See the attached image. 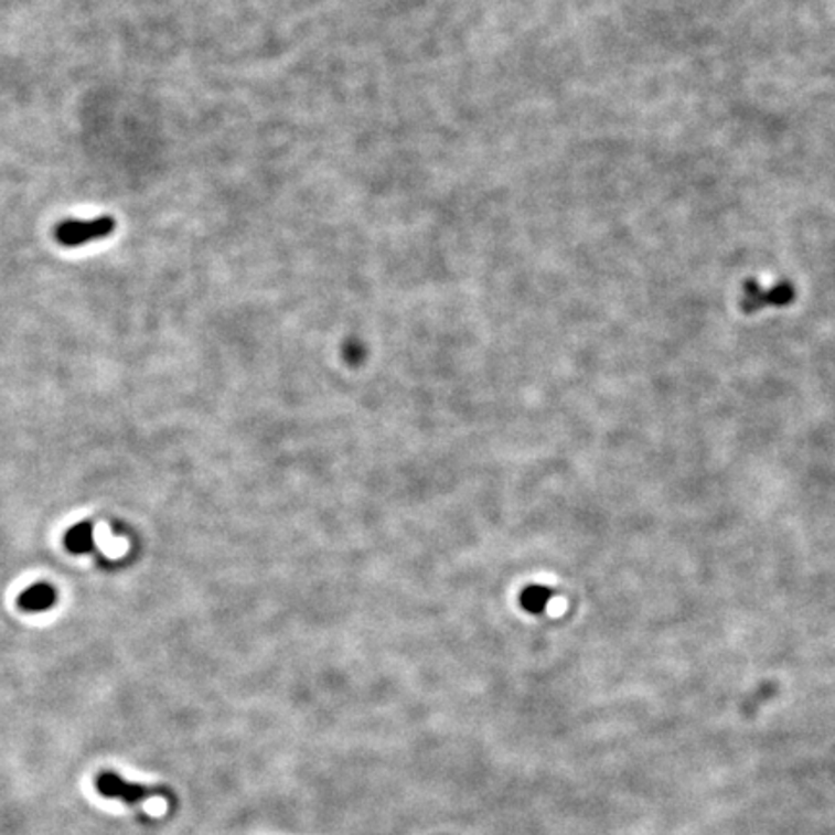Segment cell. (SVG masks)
Segmentation results:
<instances>
[{
	"label": "cell",
	"instance_id": "obj_1",
	"mask_svg": "<svg viewBox=\"0 0 835 835\" xmlns=\"http://www.w3.org/2000/svg\"><path fill=\"white\" fill-rule=\"evenodd\" d=\"M117 223L113 217H99L94 221H66L61 223L56 227V240L68 246V248H76V246H84L87 243H95V240H103L107 236L115 233Z\"/></svg>",
	"mask_w": 835,
	"mask_h": 835
},
{
	"label": "cell",
	"instance_id": "obj_2",
	"mask_svg": "<svg viewBox=\"0 0 835 835\" xmlns=\"http://www.w3.org/2000/svg\"><path fill=\"white\" fill-rule=\"evenodd\" d=\"M95 785L103 796L118 799V801H125L126 804L140 803V801H146L148 796L157 795L156 789L128 783L122 778H118L115 772H101V775L95 781Z\"/></svg>",
	"mask_w": 835,
	"mask_h": 835
},
{
	"label": "cell",
	"instance_id": "obj_3",
	"mask_svg": "<svg viewBox=\"0 0 835 835\" xmlns=\"http://www.w3.org/2000/svg\"><path fill=\"white\" fill-rule=\"evenodd\" d=\"M55 601V588L51 585H45V582H40V585L30 586L28 590H24L22 596H20L18 603H20V608L25 609V611L40 613V611H47V609L53 608Z\"/></svg>",
	"mask_w": 835,
	"mask_h": 835
},
{
	"label": "cell",
	"instance_id": "obj_4",
	"mask_svg": "<svg viewBox=\"0 0 835 835\" xmlns=\"http://www.w3.org/2000/svg\"><path fill=\"white\" fill-rule=\"evenodd\" d=\"M554 596V588H549V586H526L521 593V606H523L524 611H528L532 615H542V613H546Z\"/></svg>",
	"mask_w": 835,
	"mask_h": 835
},
{
	"label": "cell",
	"instance_id": "obj_5",
	"mask_svg": "<svg viewBox=\"0 0 835 835\" xmlns=\"http://www.w3.org/2000/svg\"><path fill=\"white\" fill-rule=\"evenodd\" d=\"M64 544L71 549L72 554H89L95 549L94 526L89 523H79L72 526L71 531L64 536Z\"/></svg>",
	"mask_w": 835,
	"mask_h": 835
},
{
	"label": "cell",
	"instance_id": "obj_6",
	"mask_svg": "<svg viewBox=\"0 0 835 835\" xmlns=\"http://www.w3.org/2000/svg\"><path fill=\"white\" fill-rule=\"evenodd\" d=\"M791 300H793V290L788 289V287L766 292V295H760L758 290H754V292H747V297H745V310L747 312H754V310L762 308L764 304H788Z\"/></svg>",
	"mask_w": 835,
	"mask_h": 835
}]
</instances>
